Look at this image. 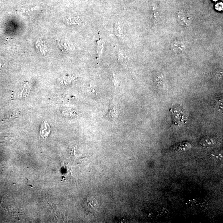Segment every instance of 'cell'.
Returning <instances> with one entry per match:
<instances>
[{"label":"cell","instance_id":"6da1fadb","mask_svg":"<svg viewBox=\"0 0 223 223\" xmlns=\"http://www.w3.org/2000/svg\"><path fill=\"white\" fill-rule=\"evenodd\" d=\"M172 122L177 126L182 125L186 121V117L183 109L179 105H175L171 107L170 110Z\"/></svg>","mask_w":223,"mask_h":223},{"label":"cell","instance_id":"7a4b0ae2","mask_svg":"<svg viewBox=\"0 0 223 223\" xmlns=\"http://www.w3.org/2000/svg\"><path fill=\"white\" fill-rule=\"evenodd\" d=\"M118 113L116 109L115 104L113 102H111L109 108L105 118L111 120L115 121L118 118Z\"/></svg>","mask_w":223,"mask_h":223},{"label":"cell","instance_id":"3957f363","mask_svg":"<svg viewBox=\"0 0 223 223\" xmlns=\"http://www.w3.org/2000/svg\"><path fill=\"white\" fill-rule=\"evenodd\" d=\"M218 142L217 138L214 136H206L200 140L199 143L204 147H212L215 146Z\"/></svg>","mask_w":223,"mask_h":223},{"label":"cell","instance_id":"277c9868","mask_svg":"<svg viewBox=\"0 0 223 223\" xmlns=\"http://www.w3.org/2000/svg\"><path fill=\"white\" fill-rule=\"evenodd\" d=\"M178 20L181 25L188 26L191 22V18L185 12H181L178 14Z\"/></svg>","mask_w":223,"mask_h":223},{"label":"cell","instance_id":"5b68a950","mask_svg":"<svg viewBox=\"0 0 223 223\" xmlns=\"http://www.w3.org/2000/svg\"><path fill=\"white\" fill-rule=\"evenodd\" d=\"M191 147V144L188 142L178 143L172 147V150L179 152L185 151Z\"/></svg>","mask_w":223,"mask_h":223},{"label":"cell","instance_id":"8992f818","mask_svg":"<svg viewBox=\"0 0 223 223\" xmlns=\"http://www.w3.org/2000/svg\"><path fill=\"white\" fill-rule=\"evenodd\" d=\"M50 128L49 125L46 123L44 122V124H42L40 129V134L41 136L44 138H45L50 133Z\"/></svg>","mask_w":223,"mask_h":223},{"label":"cell","instance_id":"52a82bcc","mask_svg":"<svg viewBox=\"0 0 223 223\" xmlns=\"http://www.w3.org/2000/svg\"><path fill=\"white\" fill-rule=\"evenodd\" d=\"M172 48L175 52H181L185 49V46L181 42L176 41L172 44Z\"/></svg>","mask_w":223,"mask_h":223},{"label":"cell","instance_id":"ba28073f","mask_svg":"<svg viewBox=\"0 0 223 223\" xmlns=\"http://www.w3.org/2000/svg\"><path fill=\"white\" fill-rule=\"evenodd\" d=\"M87 207L89 208V210H95L96 206H98L97 203V201H95V199L93 198L90 199H87Z\"/></svg>","mask_w":223,"mask_h":223},{"label":"cell","instance_id":"9c48e42d","mask_svg":"<svg viewBox=\"0 0 223 223\" xmlns=\"http://www.w3.org/2000/svg\"><path fill=\"white\" fill-rule=\"evenodd\" d=\"M115 34L118 37H121L122 35V26L120 22H118L115 25Z\"/></svg>","mask_w":223,"mask_h":223},{"label":"cell","instance_id":"30bf717a","mask_svg":"<svg viewBox=\"0 0 223 223\" xmlns=\"http://www.w3.org/2000/svg\"><path fill=\"white\" fill-rule=\"evenodd\" d=\"M215 9L218 11H222L223 10V4L222 2L217 3L215 6Z\"/></svg>","mask_w":223,"mask_h":223},{"label":"cell","instance_id":"8fae6325","mask_svg":"<svg viewBox=\"0 0 223 223\" xmlns=\"http://www.w3.org/2000/svg\"><path fill=\"white\" fill-rule=\"evenodd\" d=\"M212 1L214 2H216L217 1H218V0H212Z\"/></svg>","mask_w":223,"mask_h":223},{"label":"cell","instance_id":"7c38bea8","mask_svg":"<svg viewBox=\"0 0 223 223\" xmlns=\"http://www.w3.org/2000/svg\"><path fill=\"white\" fill-rule=\"evenodd\" d=\"M132 1H135V0H132Z\"/></svg>","mask_w":223,"mask_h":223}]
</instances>
